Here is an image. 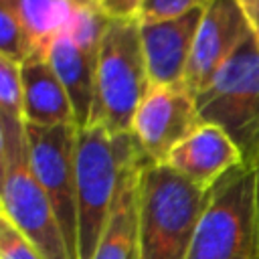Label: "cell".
Wrapping results in <instances>:
<instances>
[{
	"instance_id": "9",
	"label": "cell",
	"mask_w": 259,
	"mask_h": 259,
	"mask_svg": "<svg viewBox=\"0 0 259 259\" xmlns=\"http://www.w3.org/2000/svg\"><path fill=\"white\" fill-rule=\"evenodd\" d=\"M249 34L251 28L237 0H212L202 14L184 85L194 95L206 89Z\"/></svg>"
},
{
	"instance_id": "23",
	"label": "cell",
	"mask_w": 259,
	"mask_h": 259,
	"mask_svg": "<svg viewBox=\"0 0 259 259\" xmlns=\"http://www.w3.org/2000/svg\"><path fill=\"white\" fill-rule=\"evenodd\" d=\"M257 42H259V38H257Z\"/></svg>"
},
{
	"instance_id": "14",
	"label": "cell",
	"mask_w": 259,
	"mask_h": 259,
	"mask_svg": "<svg viewBox=\"0 0 259 259\" xmlns=\"http://www.w3.org/2000/svg\"><path fill=\"white\" fill-rule=\"evenodd\" d=\"M42 53L47 55L51 67L55 69L59 81L63 83L79 127L89 125L93 101H95V69L97 59L85 53L81 47L73 42V38L65 32L55 36Z\"/></svg>"
},
{
	"instance_id": "13",
	"label": "cell",
	"mask_w": 259,
	"mask_h": 259,
	"mask_svg": "<svg viewBox=\"0 0 259 259\" xmlns=\"http://www.w3.org/2000/svg\"><path fill=\"white\" fill-rule=\"evenodd\" d=\"M148 162L142 152L125 170L115 202L93 259H142L140 257V176Z\"/></svg>"
},
{
	"instance_id": "2",
	"label": "cell",
	"mask_w": 259,
	"mask_h": 259,
	"mask_svg": "<svg viewBox=\"0 0 259 259\" xmlns=\"http://www.w3.org/2000/svg\"><path fill=\"white\" fill-rule=\"evenodd\" d=\"M142 154L134 134L113 136L91 123L77 134V259H93L109 221L119 182Z\"/></svg>"
},
{
	"instance_id": "4",
	"label": "cell",
	"mask_w": 259,
	"mask_h": 259,
	"mask_svg": "<svg viewBox=\"0 0 259 259\" xmlns=\"http://www.w3.org/2000/svg\"><path fill=\"white\" fill-rule=\"evenodd\" d=\"M150 87L138 18L111 20L97 57L89 125L99 123L113 136L132 134L136 111Z\"/></svg>"
},
{
	"instance_id": "15",
	"label": "cell",
	"mask_w": 259,
	"mask_h": 259,
	"mask_svg": "<svg viewBox=\"0 0 259 259\" xmlns=\"http://www.w3.org/2000/svg\"><path fill=\"white\" fill-rule=\"evenodd\" d=\"M83 2L85 0H16V6L36 49L42 51L55 36L67 30Z\"/></svg>"
},
{
	"instance_id": "7",
	"label": "cell",
	"mask_w": 259,
	"mask_h": 259,
	"mask_svg": "<svg viewBox=\"0 0 259 259\" xmlns=\"http://www.w3.org/2000/svg\"><path fill=\"white\" fill-rule=\"evenodd\" d=\"M26 125L28 158L34 176L49 194L63 229L69 253L77 259V134L75 123L63 125Z\"/></svg>"
},
{
	"instance_id": "18",
	"label": "cell",
	"mask_w": 259,
	"mask_h": 259,
	"mask_svg": "<svg viewBox=\"0 0 259 259\" xmlns=\"http://www.w3.org/2000/svg\"><path fill=\"white\" fill-rule=\"evenodd\" d=\"M212 0H142L138 10V22H156L184 16L192 10L206 8Z\"/></svg>"
},
{
	"instance_id": "10",
	"label": "cell",
	"mask_w": 259,
	"mask_h": 259,
	"mask_svg": "<svg viewBox=\"0 0 259 259\" xmlns=\"http://www.w3.org/2000/svg\"><path fill=\"white\" fill-rule=\"evenodd\" d=\"M202 14L204 8H198L170 20L140 22V40L152 85L184 83Z\"/></svg>"
},
{
	"instance_id": "3",
	"label": "cell",
	"mask_w": 259,
	"mask_h": 259,
	"mask_svg": "<svg viewBox=\"0 0 259 259\" xmlns=\"http://www.w3.org/2000/svg\"><path fill=\"white\" fill-rule=\"evenodd\" d=\"M0 204L8 219L45 259H73L57 212L28 158L24 119L0 115Z\"/></svg>"
},
{
	"instance_id": "17",
	"label": "cell",
	"mask_w": 259,
	"mask_h": 259,
	"mask_svg": "<svg viewBox=\"0 0 259 259\" xmlns=\"http://www.w3.org/2000/svg\"><path fill=\"white\" fill-rule=\"evenodd\" d=\"M0 115L24 119L20 63L0 57Z\"/></svg>"
},
{
	"instance_id": "1",
	"label": "cell",
	"mask_w": 259,
	"mask_h": 259,
	"mask_svg": "<svg viewBox=\"0 0 259 259\" xmlns=\"http://www.w3.org/2000/svg\"><path fill=\"white\" fill-rule=\"evenodd\" d=\"M210 194L170 166L148 160L140 176V257L186 259Z\"/></svg>"
},
{
	"instance_id": "16",
	"label": "cell",
	"mask_w": 259,
	"mask_h": 259,
	"mask_svg": "<svg viewBox=\"0 0 259 259\" xmlns=\"http://www.w3.org/2000/svg\"><path fill=\"white\" fill-rule=\"evenodd\" d=\"M36 45L18 12L16 0H0V57L14 63H24Z\"/></svg>"
},
{
	"instance_id": "22",
	"label": "cell",
	"mask_w": 259,
	"mask_h": 259,
	"mask_svg": "<svg viewBox=\"0 0 259 259\" xmlns=\"http://www.w3.org/2000/svg\"><path fill=\"white\" fill-rule=\"evenodd\" d=\"M255 206H257V259H259V158L255 160Z\"/></svg>"
},
{
	"instance_id": "19",
	"label": "cell",
	"mask_w": 259,
	"mask_h": 259,
	"mask_svg": "<svg viewBox=\"0 0 259 259\" xmlns=\"http://www.w3.org/2000/svg\"><path fill=\"white\" fill-rule=\"evenodd\" d=\"M0 259H45V255L8 219L0 217Z\"/></svg>"
},
{
	"instance_id": "12",
	"label": "cell",
	"mask_w": 259,
	"mask_h": 259,
	"mask_svg": "<svg viewBox=\"0 0 259 259\" xmlns=\"http://www.w3.org/2000/svg\"><path fill=\"white\" fill-rule=\"evenodd\" d=\"M20 77L24 123L45 127L63 123L77 125L71 99L42 51L32 53L20 63Z\"/></svg>"
},
{
	"instance_id": "11",
	"label": "cell",
	"mask_w": 259,
	"mask_h": 259,
	"mask_svg": "<svg viewBox=\"0 0 259 259\" xmlns=\"http://www.w3.org/2000/svg\"><path fill=\"white\" fill-rule=\"evenodd\" d=\"M164 164L198 188L212 190L223 176L245 164V158L225 130L202 121L188 138L172 148Z\"/></svg>"
},
{
	"instance_id": "8",
	"label": "cell",
	"mask_w": 259,
	"mask_h": 259,
	"mask_svg": "<svg viewBox=\"0 0 259 259\" xmlns=\"http://www.w3.org/2000/svg\"><path fill=\"white\" fill-rule=\"evenodd\" d=\"M202 123L196 95L184 85H152L142 99L132 134L150 162L164 164L174 146Z\"/></svg>"
},
{
	"instance_id": "21",
	"label": "cell",
	"mask_w": 259,
	"mask_h": 259,
	"mask_svg": "<svg viewBox=\"0 0 259 259\" xmlns=\"http://www.w3.org/2000/svg\"><path fill=\"white\" fill-rule=\"evenodd\" d=\"M251 32L259 38V0H237Z\"/></svg>"
},
{
	"instance_id": "5",
	"label": "cell",
	"mask_w": 259,
	"mask_h": 259,
	"mask_svg": "<svg viewBox=\"0 0 259 259\" xmlns=\"http://www.w3.org/2000/svg\"><path fill=\"white\" fill-rule=\"evenodd\" d=\"M200 119L229 134L245 164L259 158V42L251 32L221 67L206 89L196 93Z\"/></svg>"
},
{
	"instance_id": "6",
	"label": "cell",
	"mask_w": 259,
	"mask_h": 259,
	"mask_svg": "<svg viewBox=\"0 0 259 259\" xmlns=\"http://www.w3.org/2000/svg\"><path fill=\"white\" fill-rule=\"evenodd\" d=\"M186 259H257L253 164H241L217 182Z\"/></svg>"
},
{
	"instance_id": "20",
	"label": "cell",
	"mask_w": 259,
	"mask_h": 259,
	"mask_svg": "<svg viewBox=\"0 0 259 259\" xmlns=\"http://www.w3.org/2000/svg\"><path fill=\"white\" fill-rule=\"evenodd\" d=\"M89 2H93L99 10H103L113 20L136 18L142 4V0H89Z\"/></svg>"
}]
</instances>
